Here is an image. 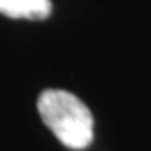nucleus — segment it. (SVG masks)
I'll list each match as a JSON object with an SVG mask.
<instances>
[{"instance_id": "2", "label": "nucleus", "mask_w": 151, "mask_h": 151, "mask_svg": "<svg viewBox=\"0 0 151 151\" xmlns=\"http://www.w3.org/2000/svg\"><path fill=\"white\" fill-rule=\"evenodd\" d=\"M51 11V0H0V13L9 18L44 20Z\"/></svg>"}, {"instance_id": "1", "label": "nucleus", "mask_w": 151, "mask_h": 151, "mask_svg": "<svg viewBox=\"0 0 151 151\" xmlns=\"http://www.w3.org/2000/svg\"><path fill=\"white\" fill-rule=\"evenodd\" d=\"M38 113L51 133L69 149H86L93 142V115L77 95L46 89L38 96Z\"/></svg>"}]
</instances>
